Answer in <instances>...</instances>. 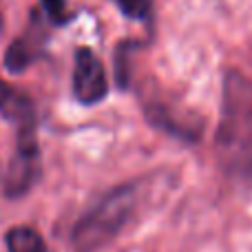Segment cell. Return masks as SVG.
<instances>
[{"mask_svg": "<svg viewBox=\"0 0 252 252\" xmlns=\"http://www.w3.org/2000/svg\"><path fill=\"white\" fill-rule=\"evenodd\" d=\"M144 179H130L111 188L75 221L71 230V244L80 252H93L115 239L137 213L144 197Z\"/></svg>", "mask_w": 252, "mask_h": 252, "instance_id": "2", "label": "cell"}, {"mask_svg": "<svg viewBox=\"0 0 252 252\" xmlns=\"http://www.w3.org/2000/svg\"><path fill=\"white\" fill-rule=\"evenodd\" d=\"M139 47H142V42H137V40H122V42L115 47V58H113L115 82H118V87L122 89V91L130 87V56H133Z\"/></svg>", "mask_w": 252, "mask_h": 252, "instance_id": "9", "label": "cell"}, {"mask_svg": "<svg viewBox=\"0 0 252 252\" xmlns=\"http://www.w3.org/2000/svg\"><path fill=\"white\" fill-rule=\"evenodd\" d=\"M2 27H4V18H2V11H0V31H2Z\"/></svg>", "mask_w": 252, "mask_h": 252, "instance_id": "12", "label": "cell"}, {"mask_svg": "<svg viewBox=\"0 0 252 252\" xmlns=\"http://www.w3.org/2000/svg\"><path fill=\"white\" fill-rule=\"evenodd\" d=\"M0 118L16 126V133L38 130V111L33 100L25 91L2 80V75H0Z\"/></svg>", "mask_w": 252, "mask_h": 252, "instance_id": "7", "label": "cell"}, {"mask_svg": "<svg viewBox=\"0 0 252 252\" xmlns=\"http://www.w3.org/2000/svg\"><path fill=\"white\" fill-rule=\"evenodd\" d=\"M35 7L42 11V16L47 18V22L51 27H66L75 18V13L69 9L66 0H40Z\"/></svg>", "mask_w": 252, "mask_h": 252, "instance_id": "10", "label": "cell"}, {"mask_svg": "<svg viewBox=\"0 0 252 252\" xmlns=\"http://www.w3.org/2000/svg\"><path fill=\"white\" fill-rule=\"evenodd\" d=\"M42 173V155H40L38 130H20L16 133V148L2 179V192L9 199H20L29 195L40 182Z\"/></svg>", "mask_w": 252, "mask_h": 252, "instance_id": "3", "label": "cell"}, {"mask_svg": "<svg viewBox=\"0 0 252 252\" xmlns=\"http://www.w3.org/2000/svg\"><path fill=\"white\" fill-rule=\"evenodd\" d=\"M7 252H47V241L31 226H13L4 232Z\"/></svg>", "mask_w": 252, "mask_h": 252, "instance_id": "8", "label": "cell"}, {"mask_svg": "<svg viewBox=\"0 0 252 252\" xmlns=\"http://www.w3.org/2000/svg\"><path fill=\"white\" fill-rule=\"evenodd\" d=\"M71 93L82 106H95L109 95L104 62L91 47H80L73 56Z\"/></svg>", "mask_w": 252, "mask_h": 252, "instance_id": "5", "label": "cell"}, {"mask_svg": "<svg viewBox=\"0 0 252 252\" xmlns=\"http://www.w3.org/2000/svg\"><path fill=\"white\" fill-rule=\"evenodd\" d=\"M118 9L122 11L124 18L135 22H144L153 16V4L155 0H115Z\"/></svg>", "mask_w": 252, "mask_h": 252, "instance_id": "11", "label": "cell"}, {"mask_svg": "<svg viewBox=\"0 0 252 252\" xmlns=\"http://www.w3.org/2000/svg\"><path fill=\"white\" fill-rule=\"evenodd\" d=\"M49 29H53V27L47 22L42 11L38 7H33L27 29L20 35H16L11 40V44L7 47V51H4V58H2L4 71H9V73H25L29 66H33L44 56V51H47L49 38H51Z\"/></svg>", "mask_w": 252, "mask_h": 252, "instance_id": "4", "label": "cell"}, {"mask_svg": "<svg viewBox=\"0 0 252 252\" xmlns=\"http://www.w3.org/2000/svg\"><path fill=\"white\" fill-rule=\"evenodd\" d=\"M215 155L232 184L252 186V80L239 69L223 75Z\"/></svg>", "mask_w": 252, "mask_h": 252, "instance_id": "1", "label": "cell"}, {"mask_svg": "<svg viewBox=\"0 0 252 252\" xmlns=\"http://www.w3.org/2000/svg\"><path fill=\"white\" fill-rule=\"evenodd\" d=\"M144 113H146L148 122L155 128L175 135L177 139H184V142H199L204 122L188 118L182 109H173L161 100H151L144 104Z\"/></svg>", "mask_w": 252, "mask_h": 252, "instance_id": "6", "label": "cell"}]
</instances>
